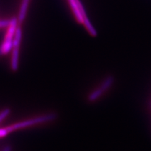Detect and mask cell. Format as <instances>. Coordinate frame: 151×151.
Returning a JSON list of instances; mask_svg holds the SVG:
<instances>
[{
	"mask_svg": "<svg viewBox=\"0 0 151 151\" xmlns=\"http://www.w3.org/2000/svg\"><path fill=\"white\" fill-rule=\"evenodd\" d=\"M11 59V68L13 71H17L19 65V55H20V46L13 47Z\"/></svg>",
	"mask_w": 151,
	"mask_h": 151,
	"instance_id": "277c9868",
	"label": "cell"
},
{
	"mask_svg": "<svg viewBox=\"0 0 151 151\" xmlns=\"http://www.w3.org/2000/svg\"><path fill=\"white\" fill-rule=\"evenodd\" d=\"M114 81L115 78L113 76H107L103 80V81L101 83L100 86H98L89 94L88 97V101L92 103L98 100L104 93L107 91L112 86Z\"/></svg>",
	"mask_w": 151,
	"mask_h": 151,
	"instance_id": "7a4b0ae2",
	"label": "cell"
},
{
	"mask_svg": "<svg viewBox=\"0 0 151 151\" xmlns=\"http://www.w3.org/2000/svg\"><path fill=\"white\" fill-rule=\"evenodd\" d=\"M9 134L8 130L5 128H0V138L4 137Z\"/></svg>",
	"mask_w": 151,
	"mask_h": 151,
	"instance_id": "8992f818",
	"label": "cell"
},
{
	"mask_svg": "<svg viewBox=\"0 0 151 151\" xmlns=\"http://www.w3.org/2000/svg\"><path fill=\"white\" fill-rule=\"evenodd\" d=\"M9 20H0V28L7 27L8 25H9Z\"/></svg>",
	"mask_w": 151,
	"mask_h": 151,
	"instance_id": "52a82bcc",
	"label": "cell"
},
{
	"mask_svg": "<svg viewBox=\"0 0 151 151\" xmlns=\"http://www.w3.org/2000/svg\"><path fill=\"white\" fill-rule=\"evenodd\" d=\"M3 151H11V147L9 145H6V147L4 148Z\"/></svg>",
	"mask_w": 151,
	"mask_h": 151,
	"instance_id": "ba28073f",
	"label": "cell"
},
{
	"mask_svg": "<svg viewBox=\"0 0 151 151\" xmlns=\"http://www.w3.org/2000/svg\"><path fill=\"white\" fill-rule=\"evenodd\" d=\"M30 0H22L20 4V9H19L18 15V25H21L22 23L24 22L26 18L28 5H29Z\"/></svg>",
	"mask_w": 151,
	"mask_h": 151,
	"instance_id": "3957f363",
	"label": "cell"
},
{
	"mask_svg": "<svg viewBox=\"0 0 151 151\" xmlns=\"http://www.w3.org/2000/svg\"><path fill=\"white\" fill-rule=\"evenodd\" d=\"M57 116H58V115H57L55 113H46V114H44L43 115L32 118V119H30L25 121L15 123V124L8 125V127H6V129L8 130V133L9 134L12 132L18 130L19 129H22L27 128V127H31L33 125L51 122L56 119Z\"/></svg>",
	"mask_w": 151,
	"mask_h": 151,
	"instance_id": "6da1fadb",
	"label": "cell"
},
{
	"mask_svg": "<svg viewBox=\"0 0 151 151\" xmlns=\"http://www.w3.org/2000/svg\"><path fill=\"white\" fill-rule=\"evenodd\" d=\"M10 109L9 108H5V109L3 110L0 113V123H1L4 119H5L9 113H10Z\"/></svg>",
	"mask_w": 151,
	"mask_h": 151,
	"instance_id": "5b68a950",
	"label": "cell"
}]
</instances>
